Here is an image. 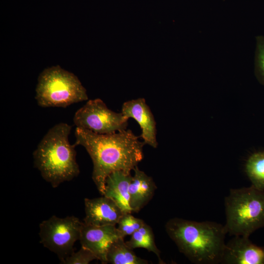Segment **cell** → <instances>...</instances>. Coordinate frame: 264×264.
<instances>
[{"instance_id":"cell-1","label":"cell","mask_w":264,"mask_h":264,"mask_svg":"<svg viewBox=\"0 0 264 264\" xmlns=\"http://www.w3.org/2000/svg\"><path fill=\"white\" fill-rule=\"evenodd\" d=\"M74 145L84 147L92 160V178L102 196L111 173H131L143 158L145 144L130 130L100 134L76 127Z\"/></svg>"},{"instance_id":"cell-2","label":"cell","mask_w":264,"mask_h":264,"mask_svg":"<svg viewBox=\"0 0 264 264\" xmlns=\"http://www.w3.org/2000/svg\"><path fill=\"white\" fill-rule=\"evenodd\" d=\"M165 229L179 251L192 263L220 264L227 234L224 225L174 218L166 222Z\"/></svg>"},{"instance_id":"cell-3","label":"cell","mask_w":264,"mask_h":264,"mask_svg":"<svg viewBox=\"0 0 264 264\" xmlns=\"http://www.w3.org/2000/svg\"><path fill=\"white\" fill-rule=\"evenodd\" d=\"M71 126L61 122L51 128L33 153L34 166L53 188L80 173L75 145L69 141Z\"/></svg>"},{"instance_id":"cell-4","label":"cell","mask_w":264,"mask_h":264,"mask_svg":"<svg viewBox=\"0 0 264 264\" xmlns=\"http://www.w3.org/2000/svg\"><path fill=\"white\" fill-rule=\"evenodd\" d=\"M224 205L227 234L249 237L264 227V191L252 186L231 189Z\"/></svg>"},{"instance_id":"cell-5","label":"cell","mask_w":264,"mask_h":264,"mask_svg":"<svg viewBox=\"0 0 264 264\" xmlns=\"http://www.w3.org/2000/svg\"><path fill=\"white\" fill-rule=\"evenodd\" d=\"M35 99L41 107L66 108L88 100V96L76 76L56 66L44 69L39 75Z\"/></svg>"},{"instance_id":"cell-6","label":"cell","mask_w":264,"mask_h":264,"mask_svg":"<svg viewBox=\"0 0 264 264\" xmlns=\"http://www.w3.org/2000/svg\"><path fill=\"white\" fill-rule=\"evenodd\" d=\"M83 222L73 216L60 218L52 216L39 225L40 242L55 253L61 262L73 252L79 240Z\"/></svg>"},{"instance_id":"cell-7","label":"cell","mask_w":264,"mask_h":264,"mask_svg":"<svg viewBox=\"0 0 264 264\" xmlns=\"http://www.w3.org/2000/svg\"><path fill=\"white\" fill-rule=\"evenodd\" d=\"M73 123L77 128L104 134L127 129L129 119L122 112L109 109L99 98L88 100L74 114Z\"/></svg>"},{"instance_id":"cell-8","label":"cell","mask_w":264,"mask_h":264,"mask_svg":"<svg viewBox=\"0 0 264 264\" xmlns=\"http://www.w3.org/2000/svg\"><path fill=\"white\" fill-rule=\"evenodd\" d=\"M120 238L122 237L115 225L96 226L83 222L79 241L81 246L91 251L97 260L107 264L109 249Z\"/></svg>"},{"instance_id":"cell-9","label":"cell","mask_w":264,"mask_h":264,"mask_svg":"<svg viewBox=\"0 0 264 264\" xmlns=\"http://www.w3.org/2000/svg\"><path fill=\"white\" fill-rule=\"evenodd\" d=\"M220 264H264V247L253 243L249 237L234 236L225 244Z\"/></svg>"},{"instance_id":"cell-10","label":"cell","mask_w":264,"mask_h":264,"mask_svg":"<svg viewBox=\"0 0 264 264\" xmlns=\"http://www.w3.org/2000/svg\"><path fill=\"white\" fill-rule=\"evenodd\" d=\"M121 112L127 118L134 119L141 129L140 137L145 144L156 148V122L152 111L144 98H139L126 101L122 107Z\"/></svg>"},{"instance_id":"cell-11","label":"cell","mask_w":264,"mask_h":264,"mask_svg":"<svg viewBox=\"0 0 264 264\" xmlns=\"http://www.w3.org/2000/svg\"><path fill=\"white\" fill-rule=\"evenodd\" d=\"M86 216L84 222L96 226L116 225L124 214L111 198L101 197L84 199Z\"/></svg>"},{"instance_id":"cell-12","label":"cell","mask_w":264,"mask_h":264,"mask_svg":"<svg viewBox=\"0 0 264 264\" xmlns=\"http://www.w3.org/2000/svg\"><path fill=\"white\" fill-rule=\"evenodd\" d=\"M133 171L129 187L130 205L132 212H138L152 198L156 186L152 177L137 166Z\"/></svg>"},{"instance_id":"cell-13","label":"cell","mask_w":264,"mask_h":264,"mask_svg":"<svg viewBox=\"0 0 264 264\" xmlns=\"http://www.w3.org/2000/svg\"><path fill=\"white\" fill-rule=\"evenodd\" d=\"M132 176L131 173L118 171L111 173L106 178L103 196L113 199L124 213H132L130 205L129 187Z\"/></svg>"},{"instance_id":"cell-14","label":"cell","mask_w":264,"mask_h":264,"mask_svg":"<svg viewBox=\"0 0 264 264\" xmlns=\"http://www.w3.org/2000/svg\"><path fill=\"white\" fill-rule=\"evenodd\" d=\"M120 238L110 246L107 254V262L112 264H147L148 261L137 256Z\"/></svg>"},{"instance_id":"cell-15","label":"cell","mask_w":264,"mask_h":264,"mask_svg":"<svg viewBox=\"0 0 264 264\" xmlns=\"http://www.w3.org/2000/svg\"><path fill=\"white\" fill-rule=\"evenodd\" d=\"M132 249L142 248L154 253L160 264H165L160 257V252L156 247L152 228L146 223L131 235L130 239L126 242Z\"/></svg>"},{"instance_id":"cell-16","label":"cell","mask_w":264,"mask_h":264,"mask_svg":"<svg viewBox=\"0 0 264 264\" xmlns=\"http://www.w3.org/2000/svg\"><path fill=\"white\" fill-rule=\"evenodd\" d=\"M245 170L251 186L264 191V151L251 154L246 162Z\"/></svg>"},{"instance_id":"cell-17","label":"cell","mask_w":264,"mask_h":264,"mask_svg":"<svg viewBox=\"0 0 264 264\" xmlns=\"http://www.w3.org/2000/svg\"><path fill=\"white\" fill-rule=\"evenodd\" d=\"M145 222L143 220L136 218L131 213H124L119 220L117 227L121 237L131 236L140 229Z\"/></svg>"},{"instance_id":"cell-18","label":"cell","mask_w":264,"mask_h":264,"mask_svg":"<svg viewBox=\"0 0 264 264\" xmlns=\"http://www.w3.org/2000/svg\"><path fill=\"white\" fill-rule=\"evenodd\" d=\"M255 71L259 81L264 85V36L256 37Z\"/></svg>"},{"instance_id":"cell-19","label":"cell","mask_w":264,"mask_h":264,"mask_svg":"<svg viewBox=\"0 0 264 264\" xmlns=\"http://www.w3.org/2000/svg\"><path fill=\"white\" fill-rule=\"evenodd\" d=\"M96 256L89 250L81 246L77 252L74 251L61 262L64 264H88L94 260Z\"/></svg>"}]
</instances>
